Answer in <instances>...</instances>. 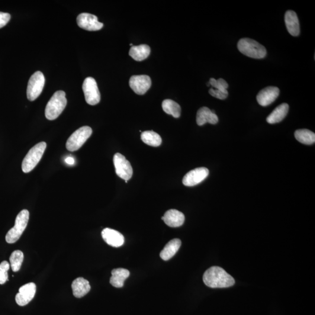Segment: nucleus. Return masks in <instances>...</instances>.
Segmentation results:
<instances>
[{
    "label": "nucleus",
    "instance_id": "f257e3e1",
    "mask_svg": "<svg viewBox=\"0 0 315 315\" xmlns=\"http://www.w3.org/2000/svg\"><path fill=\"white\" fill-rule=\"evenodd\" d=\"M203 281L213 288H227L235 284V279L220 267L213 266L207 270L203 275Z\"/></svg>",
    "mask_w": 315,
    "mask_h": 315
},
{
    "label": "nucleus",
    "instance_id": "f03ea898",
    "mask_svg": "<svg viewBox=\"0 0 315 315\" xmlns=\"http://www.w3.org/2000/svg\"><path fill=\"white\" fill-rule=\"evenodd\" d=\"M66 93L63 91H56L49 101L45 109V116L48 120H54L59 117L67 105Z\"/></svg>",
    "mask_w": 315,
    "mask_h": 315
},
{
    "label": "nucleus",
    "instance_id": "7ed1b4c3",
    "mask_svg": "<svg viewBox=\"0 0 315 315\" xmlns=\"http://www.w3.org/2000/svg\"><path fill=\"white\" fill-rule=\"evenodd\" d=\"M237 49L244 55L253 59H263L267 54L266 48L263 45L249 38L241 39L237 43Z\"/></svg>",
    "mask_w": 315,
    "mask_h": 315
},
{
    "label": "nucleus",
    "instance_id": "20e7f679",
    "mask_svg": "<svg viewBox=\"0 0 315 315\" xmlns=\"http://www.w3.org/2000/svg\"><path fill=\"white\" fill-rule=\"evenodd\" d=\"M46 146V143L41 142L29 151L22 163V171L26 173L30 172L37 166L43 156Z\"/></svg>",
    "mask_w": 315,
    "mask_h": 315
},
{
    "label": "nucleus",
    "instance_id": "39448f33",
    "mask_svg": "<svg viewBox=\"0 0 315 315\" xmlns=\"http://www.w3.org/2000/svg\"><path fill=\"white\" fill-rule=\"evenodd\" d=\"M30 213L27 210H22L15 219V226L6 235L5 240L8 243H14L20 238L27 227Z\"/></svg>",
    "mask_w": 315,
    "mask_h": 315
},
{
    "label": "nucleus",
    "instance_id": "423d86ee",
    "mask_svg": "<svg viewBox=\"0 0 315 315\" xmlns=\"http://www.w3.org/2000/svg\"><path fill=\"white\" fill-rule=\"evenodd\" d=\"M92 133V128L89 126H83L79 128L67 140V149L71 152L79 150L91 136Z\"/></svg>",
    "mask_w": 315,
    "mask_h": 315
},
{
    "label": "nucleus",
    "instance_id": "0eeeda50",
    "mask_svg": "<svg viewBox=\"0 0 315 315\" xmlns=\"http://www.w3.org/2000/svg\"><path fill=\"white\" fill-rule=\"evenodd\" d=\"M45 83L43 74L40 72H35L29 80L27 87V98L29 100L34 101L42 92Z\"/></svg>",
    "mask_w": 315,
    "mask_h": 315
},
{
    "label": "nucleus",
    "instance_id": "6e6552de",
    "mask_svg": "<svg viewBox=\"0 0 315 315\" xmlns=\"http://www.w3.org/2000/svg\"><path fill=\"white\" fill-rule=\"evenodd\" d=\"M83 94L85 101L90 105H97L101 101V94L98 87L97 83L92 77L85 79L82 84Z\"/></svg>",
    "mask_w": 315,
    "mask_h": 315
},
{
    "label": "nucleus",
    "instance_id": "1a4fd4ad",
    "mask_svg": "<svg viewBox=\"0 0 315 315\" xmlns=\"http://www.w3.org/2000/svg\"><path fill=\"white\" fill-rule=\"evenodd\" d=\"M114 163L116 173L120 178L128 181L133 175V168L131 164L124 156L117 153L114 157Z\"/></svg>",
    "mask_w": 315,
    "mask_h": 315
},
{
    "label": "nucleus",
    "instance_id": "9d476101",
    "mask_svg": "<svg viewBox=\"0 0 315 315\" xmlns=\"http://www.w3.org/2000/svg\"><path fill=\"white\" fill-rule=\"evenodd\" d=\"M79 27L88 31H96L101 30L104 24L99 22L97 17L88 13H82L77 18Z\"/></svg>",
    "mask_w": 315,
    "mask_h": 315
},
{
    "label": "nucleus",
    "instance_id": "9b49d317",
    "mask_svg": "<svg viewBox=\"0 0 315 315\" xmlns=\"http://www.w3.org/2000/svg\"><path fill=\"white\" fill-rule=\"evenodd\" d=\"M209 175V170L204 167H201L189 171L183 179V184L189 187L195 186L204 181Z\"/></svg>",
    "mask_w": 315,
    "mask_h": 315
},
{
    "label": "nucleus",
    "instance_id": "f8f14e48",
    "mask_svg": "<svg viewBox=\"0 0 315 315\" xmlns=\"http://www.w3.org/2000/svg\"><path fill=\"white\" fill-rule=\"evenodd\" d=\"M129 85L136 94L142 95L145 94L152 86V79L146 75L133 76L129 80Z\"/></svg>",
    "mask_w": 315,
    "mask_h": 315
},
{
    "label": "nucleus",
    "instance_id": "ddd939ff",
    "mask_svg": "<svg viewBox=\"0 0 315 315\" xmlns=\"http://www.w3.org/2000/svg\"><path fill=\"white\" fill-rule=\"evenodd\" d=\"M37 291L36 284L30 282L19 288L18 293L16 295V303L19 306L24 307L33 300Z\"/></svg>",
    "mask_w": 315,
    "mask_h": 315
},
{
    "label": "nucleus",
    "instance_id": "4468645a",
    "mask_svg": "<svg viewBox=\"0 0 315 315\" xmlns=\"http://www.w3.org/2000/svg\"><path fill=\"white\" fill-rule=\"evenodd\" d=\"M279 89L276 86H268L263 89L256 96L257 101L262 107H267L272 104L278 98Z\"/></svg>",
    "mask_w": 315,
    "mask_h": 315
},
{
    "label": "nucleus",
    "instance_id": "2eb2a0df",
    "mask_svg": "<svg viewBox=\"0 0 315 315\" xmlns=\"http://www.w3.org/2000/svg\"><path fill=\"white\" fill-rule=\"evenodd\" d=\"M102 238L109 245L115 247H120L124 243V237L121 233L118 231L111 229V228H105L102 231Z\"/></svg>",
    "mask_w": 315,
    "mask_h": 315
},
{
    "label": "nucleus",
    "instance_id": "dca6fc26",
    "mask_svg": "<svg viewBox=\"0 0 315 315\" xmlns=\"http://www.w3.org/2000/svg\"><path fill=\"white\" fill-rule=\"evenodd\" d=\"M162 220L167 226L172 228H176L182 226L184 223L185 217L182 212L175 210V209H171V210L166 212L163 217H162Z\"/></svg>",
    "mask_w": 315,
    "mask_h": 315
},
{
    "label": "nucleus",
    "instance_id": "f3484780",
    "mask_svg": "<svg viewBox=\"0 0 315 315\" xmlns=\"http://www.w3.org/2000/svg\"><path fill=\"white\" fill-rule=\"evenodd\" d=\"M196 121L200 126L207 123L215 124L218 122V118L213 111H211L207 107H202L199 109L197 112Z\"/></svg>",
    "mask_w": 315,
    "mask_h": 315
},
{
    "label": "nucleus",
    "instance_id": "a211bd4d",
    "mask_svg": "<svg viewBox=\"0 0 315 315\" xmlns=\"http://www.w3.org/2000/svg\"><path fill=\"white\" fill-rule=\"evenodd\" d=\"M285 23L289 34L293 37H298L300 34V23L295 12L288 10L285 14Z\"/></svg>",
    "mask_w": 315,
    "mask_h": 315
},
{
    "label": "nucleus",
    "instance_id": "6ab92c4d",
    "mask_svg": "<svg viewBox=\"0 0 315 315\" xmlns=\"http://www.w3.org/2000/svg\"><path fill=\"white\" fill-rule=\"evenodd\" d=\"M74 296L80 298L84 297L91 290L89 282L82 278H77L73 282L72 285Z\"/></svg>",
    "mask_w": 315,
    "mask_h": 315
},
{
    "label": "nucleus",
    "instance_id": "aec40b11",
    "mask_svg": "<svg viewBox=\"0 0 315 315\" xmlns=\"http://www.w3.org/2000/svg\"><path fill=\"white\" fill-rule=\"evenodd\" d=\"M181 245L182 242L179 239H173L169 241L160 252V258L165 261L171 259L178 252Z\"/></svg>",
    "mask_w": 315,
    "mask_h": 315
},
{
    "label": "nucleus",
    "instance_id": "412c9836",
    "mask_svg": "<svg viewBox=\"0 0 315 315\" xmlns=\"http://www.w3.org/2000/svg\"><path fill=\"white\" fill-rule=\"evenodd\" d=\"M130 272L127 269L119 268L114 269L112 271L110 283L116 288L123 287L124 282L129 277Z\"/></svg>",
    "mask_w": 315,
    "mask_h": 315
},
{
    "label": "nucleus",
    "instance_id": "4be33fe9",
    "mask_svg": "<svg viewBox=\"0 0 315 315\" xmlns=\"http://www.w3.org/2000/svg\"><path fill=\"white\" fill-rule=\"evenodd\" d=\"M289 111V106L287 104H282L278 106L272 113L267 118L266 120L269 124H275L281 121L287 116Z\"/></svg>",
    "mask_w": 315,
    "mask_h": 315
},
{
    "label": "nucleus",
    "instance_id": "5701e85b",
    "mask_svg": "<svg viewBox=\"0 0 315 315\" xmlns=\"http://www.w3.org/2000/svg\"><path fill=\"white\" fill-rule=\"evenodd\" d=\"M151 49L147 44H141L139 46H133L129 51V55L134 60L141 62L149 56Z\"/></svg>",
    "mask_w": 315,
    "mask_h": 315
},
{
    "label": "nucleus",
    "instance_id": "b1692460",
    "mask_svg": "<svg viewBox=\"0 0 315 315\" xmlns=\"http://www.w3.org/2000/svg\"><path fill=\"white\" fill-rule=\"evenodd\" d=\"M162 107L166 114L172 115L173 118H178L181 117V108L178 103L170 99H165L162 102Z\"/></svg>",
    "mask_w": 315,
    "mask_h": 315
},
{
    "label": "nucleus",
    "instance_id": "393cba45",
    "mask_svg": "<svg viewBox=\"0 0 315 315\" xmlns=\"http://www.w3.org/2000/svg\"><path fill=\"white\" fill-rule=\"evenodd\" d=\"M141 139L147 145L159 147L162 143L161 137L153 131H146L141 135Z\"/></svg>",
    "mask_w": 315,
    "mask_h": 315
},
{
    "label": "nucleus",
    "instance_id": "a878e982",
    "mask_svg": "<svg viewBox=\"0 0 315 315\" xmlns=\"http://www.w3.org/2000/svg\"><path fill=\"white\" fill-rule=\"evenodd\" d=\"M296 139L302 144L312 145L315 142V134L308 129L298 130L295 132Z\"/></svg>",
    "mask_w": 315,
    "mask_h": 315
},
{
    "label": "nucleus",
    "instance_id": "bb28decb",
    "mask_svg": "<svg viewBox=\"0 0 315 315\" xmlns=\"http://www.w3.org/2000/svg\"><path fill=\"white\" fill-rule=\"evenodd\" d=\"M24 258V253L21 250H15L12 253L9 261L13 272H17L20 270Z\"/></svg>",
    "mask_w": 315,
    "mask_h": 315
},
{
    "label": "nucleus",
    "instance_id": "cd10ccee",
    "mask_svg": "<svg viewBox=\"0 0 315 315\" xmlns=\"http://www.w3.org/2000/svg\"><path fill=\"white\" fill-rule=\"evenodd\" d=\"M209 84L213 86V88L215 89L220 90L223 92H228L227 89L229 87L228 83L223 79H215L211 78L209 81Z\"/></svg>",
    "mask_w": 315,
    "mask_h": 315
},
{
    "label": "nucleus",
    "instance_id": "c85d7f7f",
    "mask_svg": "<svg viewBox=\"0 0 315 315\" xmlns=\"http://www.w3.org/2000/svg\"><path fill=\"white\" fill-rule=\"evenodd\" d=\"M10 265L6 261H3L0 264V284H4L8 281V271Z\"/></svg>",
    "mask_w": 315,
    "mask_h": 315
},
{
    "label": "nucleus",
    "instance_id": "c756f323",
    "mask_svg": "<svg viewBox=\"0 0 315 315\" xmlns=\"http://www.w3.org/2000/svg\"><path fill=\"white\" fill-rule=\"evenodd\" d=\"M209 94L213 96V97L221 99V100L226 99L228 96V92H223L214 88H211L209 90Z\"/></svg>",
    "mask_w": 315,
    "mask_h": 315
},
{
    "label": "nucleus",
    "instance_id": "7c9ffc66",
    "mask_svg": "<svg viewBox=\"0 0 315 315\" xmlns=\"http://www.w3.org/2000/svg\"><path fill=\"white\" fill-rule=\"evenodd\" d=\"M10 19L11 15L8 13L0 12V28L7 24Z\"/></svg>",
    "mask_w": 315,
    "mask_h": 315
},
{
    "label": "nucleus",
    "instance_id": "2f4dec72",
    "mask_svg": "<svg viewBox=\"0 0 315 315\" xmlns=\"http://www.w3.org/2000/svg\"><path fill=\"white\" fill-rule=\"evenodd\" d=\"M65 162L69 165H73L75 164V160L73 157H67L65 159Z\"/></svg>",
    "mask_w": 315,
    "mask_h": 315
}]
</instances>
